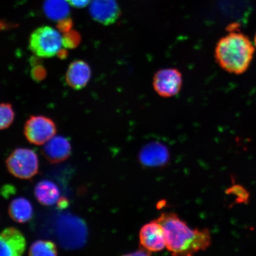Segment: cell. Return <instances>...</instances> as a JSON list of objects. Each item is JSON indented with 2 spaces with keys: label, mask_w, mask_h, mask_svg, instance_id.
Returning a JSON list of instances; mask_svg holds the SVG:
<instances>
[{
  "label": "cell",
  "mask_w": 256,
  "mask_h": 256,
  "mask_svg": "<svg viewBox=\"0 0 256 256\" xmlns=\"http://www.w3.org/2000/svg\"><path fill=\"white\" fill-rule=\"evenodd\" d=\"M156 220L162 226L166 248L172 254L194 255L206 250L212 243L209 230H192L174 213H162Z\"/></svg>",
  "instance_id": "1"
},
{
  "label": "cell",
  "mask_w": 256,
  "mask_h": 256,
  "mask_svg": "<svg viewBox=\"0 0 256 256\" xmlns=\"http://www.w3.org/2000/svg\"><path fill=\"white\" fill-rule=\"evenodd\" d=\"M254 48L248 36L232 30L218 42L215 50L216 62L226 72L242 74L250 66Z\"/></svg>",
  "instance_id": "2"
},
{
  "label": "cell",
  "mask_w": 256,
  "mask_h": 256,
  "mask_svg": "<svg viewBox=\"0 0 256 256\" xmlns=\"http://www.w3.org/2000/svg\"><path fill=\"white\" fill-rule=\"evenodd\" d=\"M62 46V36L60 32L48 26L34 30L30 35L28 43L30 50L39 58L56 56Z\"/></svg>",
  "instance_id": "3"
},
{
  "label": "cell",
  "mask_w": 256,
  "mask_h": 256,
  "mask_svg": "<svg viewBox=\"0 0 256 256\" xmlns=\"http://www.w3.org/2000/svg\"><path fill=\"white\" fill-rule=\"evenodd\" d=\"M10 174L20 179L28 180L38 174L40 168L39 158L34 150L16 148L6 161Z\"/></svg>",
  "instance_id": "4"
},
{
  "label": "cell",
  "mask_w": 256,
  "mask_h": 256,
  "mask_svg": "<svg viewBox=\"0 0 256 256\" xmlns=\"http://www.w3.org/2000/svg\"><path fill=\"white\" fill-rule=\"evenodd\" d=\"M56 126L50 118L44 116H32L26 122L24 134L28 142L34 145H44L56 136Z\"/></svg>",
  "instance_id": "5"
},
{
  "label": "cell",
  "mask_w": 256,
  "mask_h": 256,
  "mask_svg": "<svg viewBox=\"0 0 256 256\" xmlns=\"http://www.w3.org/2000/svg\"><path fill=\"white\" fill-rule=\"evenodd\" d=\"M183 84V76L179 70L168 68L159 70L154 76L152 86L162 98H169L178 94Z\"/></svg>",
  "instance_id": "6"
},
{
  "label": "cell",
  "mask_w": 256,
  "mask_h": 256,
  "mask_svg": "<svg viewBox=\"0 0 256 256\" xmlns=\"http://www.w3.org/2000/svg\"><path fill=\"white\" fill-rule=\"evenodd\" d=\"M26 246L24 234L15 227H8L0 232V256L23 255Z\"/></svg>",
  "instance_id": "7"
},
{
  "label": "cell",
  "mask_w": 256,
  "mask_h": 256,
  "mask_svg": "<svg viewBox=\"0 0 256 256\" xmlns=\"http://www.w3.org/2000/svg\"><path fill=\"white\" fill-rule=\"evenodd\" d=\"M140 245L150 252H158L166 247L164 230L156 220L144 225L140 232Z\"/></svg>",
  "instance_id": "8"
},
{
  "label": "cell",
  "mask_w": 256,
  "mask_h": 256,
  "mask_svg": "<svg viewBox=\"0 0 256 256\" xmlns=\"http://www.w3.org/2000/svg\"><path fill=\"white\" fill-rule=\"evenodd\" d=\"M90 12L95 21L104 25L115 23L120 16L116 0H92Z\"/></svg>",
  "instance_id": "9"
},
{
  "label": "cell",
  "mask_w": 256,
  "mask_h": 256,
  "mask_svg": "<svg viewBox=\"0 0 256 256\" xmlns=\"http://www.w3.org/2000/svg\"><path fill=\"white\" fill-rule=\"evenodd\" d=\"M71 144L66 138L54 136L44 144L42 153L51 164H58L66 161L72 154Z\"/></svg>",
  "instance_id": "10"
},
{
  "label": "cell",
  "mask_w": 256,
  "mask_h": 256,
  "mask_svg": "<svg viewBox=\"0 0 256 256\" xmlns=\"http://www.w3.org/2000/svg\"><path fill=\"white\" fill-rule=\"evenodd\" d=\"M168 150L160 142L147 144L140 151L139 160L142 164L146 167H160L168 161Z\"/></svg>",
  "instance_id": "11"
},
{
  "label": "cell",
  "mask_w": 256,
  "mask_h": 256,
  "mask_svg": "<svg viewBox=\"0 0 256 256\" xmlns=\"http://www.w3.org/2000/svg\"><path fill=\"white\" fill-rule=\"evenodd\" d=\"M91 76L88 64L82 60H76L70 64L67 70L66 81L70 88L80 90L87 86Z\"/></svg>",
  "instance_id": "12"
},
{
  "label": "cell",
  "mask_w": 256,
  "mask_h": 256,
  "mask_svg": "<svg viewBox=\"0 0 256 256\" xmlns=\"http://www.w3.org/2000/svg\"><path fill=\"white\" fill-rule=\"evenodd\" d=\"M34 196L39 202L44 206H52L56 204L60 198V188L53 182L41 180L34 190Z\"/></svg>",
  "instance_id": "13"
},
{
  "label": "cell",
  "mask_w": 256,
  "mask_h": 256,
  "mask_svg": "<svg viewBox=\"0 0 256 256\" xmlns=\"http://www.w3.org/2000/svg\"><path fill=\"white\" fill-rule=\"evenodd\" d=\"M8 213L15 222L24 224L34 216V208L30 202L24 197L15 198L9 204Z\"/></svg>",
  "instance_id": "14"
},
{
  "label": "cell",
  "mask_w": 256,
  "mask_h": 256,
  "mask_svg": "<svg viewBox=\"0 0 256 256\" xmlns=\"http://www.w3.org/2000/svg\"><path fill=\"white\" fill-rule=\"evenodd\" d=\"M68 2L66 0H46L44 14L51 20L59 22L68 18L70 14Z\"/></svg>",
  "instance_id": "15"
},
{
  "label": "cell",
  "mask_w": 256,
  "mask_h": 256,
  "mask_svg": "<svg viewBox=\"0 0 256 256\" xmlns=\"http://www.w3.org/2000/svg\"><path fill=\"white\" fill-rule=\"evenodd\" d=\"M28 255L30 256H56L58 249L56 244L50 240H39L32 243Z\"/></svg>",
  "instance_id": "16"
},
{
  "label": "cell",
  "mask_w": 256,
  "mask_h": 256,
  "mask_svg": "<svg viewBox=\"0 0 256 256\" xmlns=\"http://www.w3.org/2000/svg\"><path fill=\"white\" fill-rule=\"evenodd\" d=\"M226 194L228 195L233 194L236 196L234 202L232 204V206L235 204H248L249 203L250 194L242 185L234 184L232 182V186L226 188Z\"/></svg>",
  "instance_id": "17"
},
{
  "label": "cell",
  "mask_w": 256,
  "mask_h": 256,
  "mask_svg": "<svg viewBox=\"0 0 256 256\" xmlns=\"http://www.w3.org/2000/svg\"><path fill=\"white\" fill-rule=\"evenodd\" d=\"M15 114L10 104H0V130L8 129L14 120Z\"/></svg>",
  "instance_id": "18"
},
{
  "label": "cell",
  "mask_w": 256,
  "mask_h": 256,
  "mask_svg": "<svg viewBox=\"0 0 256 256\" xmlns=\"http://www.w3.org/2000/svg\"><path fill=\"white\" fill-rule=\"evenodd\" d=\"M81 42V36L78 32L70 30L64 34L62 44L67 49H73L78 46Z\"/></svg>",
  "instance_id": "19"
},
{
  "label": "cell",
  "mask_w": 256,
  "mask_h": 256,
  "mask_svg": "<svg viewBox=\"0 0 256 256\" xmlns=\"http://www.w3.org/2000/svg\"><path fill=\"white\" fill-rule=\"evenodd\" d=\"M46 69L40 64L32 66L30 76L34 81L37 82L43 81L46 78Z\"/></svg>",
  "instance_id": "20"
},
{
  "label": "cell",
  "mask_w": 256,
  "mask_h": 256,
  "mask_svg": "<svg viewBox=\"0 0 256 256\" xmlns=\"http://www.w3.org/2000/svg\"><path fill=\"white\" fill-rule=\"evenodd\" d=\"M72 27V22L71 19L68 18H66L63 19L62 20L59 21L58 24V28L64 34L71 30Z\"/></svg>",
  "instance_id": "21"
},
{
  "label": "cell",
  "mask_w": 256,
  "mask_h": 256,
  "mask_svg": "<svg viewBox=\"0 0 256 256\" xmlns=\"http://www.w3.org/2000/svg\"><path fill=\"white\" fill-rule=\"evenodd\" d=\"M70 5L76 8H83L87 6L92 0H66Z\"/></svg>",
  "instance_id": "22"
},
{
  "label": "cell",
  "mask_w": 256,
  "mask_h": 256,
  "mask_svg": "<svg viewBox=\"0 0 256 256\" xmlns=\"http://www.w3.org/2000/svg\"><path fill=\"white\" fill-rule=\"evenodd\" d=\"M56 204L57 206L60 208V209H64V208L68 206L69 203L66 198H60L57 201Z\"/></svg>",
  "instance_id": "23"
},
{
  "label": "cell",
  "mask_w": 256,
  "mask_h": 256,
  "mask_svg": "<svg viewBox=\"0 0 256 256\" xmlns=\"http://www.w3.org/2000/svg\"><path fill=\"white\" fill-rule=\"evenodd\" d=\"M152 254L151 252L146 250V249L142 248V249L136 251L135 252H132V254H128V255L131 256H148Z\"/></svg>",
  "instance_id": "24"
},
{
  "label": "cell",
  "mask_w": 256,
  "mask_h": 256,
  "mask_svg": "<svg viewBox=\"0 0 256 256\" xmlns=\"http://www.w3.org/2000/svg\"><path fill=\"white\" fill-rule=\"evenodd\" d=\"M57 55L60 59L66 58L67 56V51L66 50L60 49L59 52H58Z\"/></svg>",
  "instance_id": "25"
},
{
  "label": "cell",
  "mask_w": 256,
  "mask_h": 256,
  "mask_svg": "<svg viewBox=\"0 0 256 256\" xmlns=\"http://www.w3.org/2000/svg\"><path fill=\"white\" fill-rule=\"evenodd\" d=\"M254 46H255V48H256V33L255 36H254Z\"/></svg>",
  "instance_id": "26"
}]
</instances>
